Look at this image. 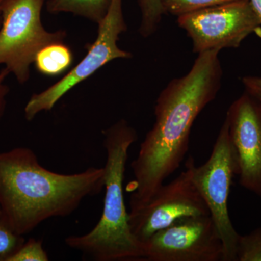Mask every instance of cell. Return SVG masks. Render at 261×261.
I'll return each instance as SVG.
<instances>
[{
  "label": "cell",
  "instance_id": "7402d4cb",
  "mask_svg": "<svg viewBox=\"0 0 261 261\" xmlns=\"http://www.w3.org/2000/svg\"><path fill=\"white\" fill-rule=\"evenodd\" d=\"M0 217H2L1 208H0Z\"/></svg>",
  "mask_w": 261,
  "mask_h": 261
},
{
  "label": "cell",
  "instance_id": "d6986e66",
  "mask_svg": "<svg viewBox=\"0 0 261 261\" xmlns=\"http://www.w3.org/2000/svg\"><path fill=\"white\" fill-rule=\"evenodd\" d=\"M245 92L261 102V76L247 75L242 78Z\"/></svg>",
  "mask_w": 261,
  "mask_h": 261
},
{
  "label": "cell",
  "instance_id": "30bf717a",
  "mask_svg": "<svg viewBox=\"0 0 261 261\" xmlns=\"http://www.w3.org/2000/svg\"><path fill=\"white\" fill-rule=\"evenodd\" d=\"M242 187L261 198V102L245 92L226 113Z\"/></svg>",
  "mask_w": 261,
  "mask_h": 261
},
{
  "label": "cell",
  "instance_id": "277c9868",
  "mask_svg": "<svg viewBox=\"0 0 261 261\" xmlns=\"http://www.w3.org/2000/svg\"><path fill=\"white\" fill-rule=\"evenodd\" d=\"M45 0H5L0 27V65L13 75L19 84L30 79L31 66L43 47L64 42L63 30L44 28L42 10Z\"/></svg>",
  "mask_w": 261,
  "mask_h": 261
},
{
  "label": "cell",
  "instance_id": "44dd1931",
  "mask_svg": "<svg viewBox=\"0 0 261 261\" xmlns=\"http://www.w3.org/2000/svg\"><path fill=\"white\" fill-rule=\"evenodd\" d=\"M5 0H0V27H1L2 23V8H3V3Z\"/></svg>",
  "mask_w": 261,
  "mask_h": 261
},
{
  "label": "cell",
  "instance_id": "5bb4252c",
  "mask_svg": "<svg viewBox=\"0 0 261 261\" xmlns=\"http://www.w3.org/2000/svg\"><path fill=\"white\" fill-rule=\"evenodd\" d=\"M236 0H161L164 14L180 16L209 7Z\"/></svg>",
  "mask_w": 261,
  "mask_h": 261
},
{
  "label": "cell",
  "instance_id": "e0dca14e",
  "mask_svg": "<svg viewBox=\"0 0 261 261\" xmlns=\"http://www.w3.org/2000/svg\"><path fill=\"white\" fill-rule=\"evenodd\" d=\"M47 252L44 250L42 240L29 239L15 252L8 261H48Z\"/></svg>",
  "mask_w": 261,
  "mask_h": 261
},
{
  "label": "cell",
  "instance_id": "8fae6325",
  "mask_svg": "<svg viewBox=\"0 0 261 261\" xmlns=\"http://www.w3.org/2000/svg\"><path fill=\"white\" fill-rule=\"evenodd\" d=\"M73 62L71 49L64 42L53 43L37 53L34 64L38 72L49 77L63 74Z\"/></svg>",
  "mask_w": 261,
  "mask_h": 261
},
{
  "label": "cell",
  "instance_id": "ffe728a7",
  "mask_svg": "<svg viewBox=\"0 0 261 261\" xmlns=\"http://www.w3.org/2000/svg\"><path fill=\"white\" fill-rule=\"evenodd\" d=\"M253 7L254 10L256 12L261 19V0H250Z\"/></svg>",
  "mask_w": 261,
  "mask_h": 261
},
{
  "label": "cell",
  "instance_id": "6da1fadb",
  "mask_svg": "<svg viewBox=\"0 0 261 261\" xmlns=\"http://www.w3.org/2000/svg\"><path fill=\"white\" fill-rule=\"evenodd\" d=\"M219 53L198 54L188 73L173 79L160 93L153 126L130 163L134 180L128 185L130 209L146 203L185 159L195 120L221 89Z\"/></svg>",
  "mask_w": 261,
  "mask_h": 261
},
{
  "label": "cell",
  "instance_id": "9a60e30c",
  "mask_svg": "<svg viewBox=\"0 0 261 261\" xmlns=\"http://www.w3.org/2000/svg\"><path fill=\"white\" fill-rule=\"evenodd\" d=\"M237 261H261V226L245 235H240Z\"/></svg>",
  "mask_w": 261,
  "mask_h": 261
},
{
  "label": "cell",
  "instance_id": "3957f363",
  "mask_svg": "<svg viewBox=\"0 0 261 261\" xmlns=\"http://www.w3.org/2000/svg\"><path fill=\"white\" fill-rule=\"evenodd\" d=\"M102 135L107 159L102 216L88 233L68 237L65 243L94 261H145L143 244L128 225L123 187L128 150L138 135L125 119L103 130Z\"/></svg>",
  "mask_w": 261,
  "mask_h": 261
},
{
  "label": "cell",
  "instance_id": "52a82bcc",
  "mask_svg": "<svg viewBox=\"0 0 261 261\" xmlns=\"http://www.w3.org/2000/svg\"><path fill=\"white\" fill-rule=\"evenodd\" d=\"M178 27L191 39L197 55L238 48L250 34L261 37V19L250 0H236L178 17Z\"/></svg>",
  "mask_w": 261,
  "mask_h": 261
},
{
  "label": "cell",
  "instance_id": "ac0fdd59",
  "mask_svg": "<svg viewBox=\"0 0 261 261\" xmlns=\"http://www.w3.org/2000/svg\"><path fill=\"white\" fill-rule=\"evenodd\" d=\"M10 75L6 68L0 70V122L6 111L8 97L10 93V88L6 84L7 78Z\"/></svg>",
  "mask_w": 261,
  "mask_h": 261
},
{
  "label": "cell",
  "instance_id": "9c48e42d",
  "mask_svg": "<svg viewBox=\"0 0 261 261\" xmlns=\"http://www.w3.org/2000/svg\"><path fill=\"white\" fill-rule=\"evenodd\" d=\"M145 261H223L224 245L211 216L175 221L143 243Z\"/></svg>",
  "mask_w": 261,
  "mask_h": 261
},
{
  "label": "cell",
  "instance_id": "4fadbf2b",
  "mask_svg": "<svg viewBox=\"0 0 261 261\" xmlns=\"http://www.w3.org/2000/svg\"><path fill=\"white\" fill-rule=\"evenodd\" d=\"M142 14L139 33L147 38L157 32L164 15L161 0H137Z\"/></svg>",
  "mask_w": 261,
  "mask_h": 261
},
{
  "label": "cell",
  "instance_id": "5b68a950",
  "mask_svg": "<svg viewBox=\"0 0 261 261\" xmlns=\"http://www.w3.org/2000/svg\"><path fill=\"white\" fill-rule=\"evenodd\" d=\"M97 36L87 48V55L56 84L33 94L24 108L27 121H32L42 112L50 111L73 87L92 76L101 68L116 59H129L132 53L118 47L121 34L127 31L123 0H111L105 18L98 24Z\"/></svg>",
  "mask_w": 261,
  "mask_h": 261
},
{
  "label": "cell",
  "instance_id": "ba28073f",
  "mask_svg": "<svg viewBox=\"0 0 261 261\" xmlns=\"http://www.w3.org/2000/svg\"><path fill=\"white\" fill-rule=\"evenodd\" d=\"M195 160L190 156L185 169L168 184H163L143 205L130 209L128 225L143 244L154 233L187 216H211L193 181Z\"/></svg>",
  "mask_w": 261,
  "mask_h": 261
},
{
  "label": "cell",
  "instance_id": "2e32d148",
  "mask_svg": "<svg viewBox=\"0 0 261 261\" xmlns=\"http://www.w3.org/2000/svg\"><path fill=\"white\" fill-rule=\"evenodd\" d=\"M24 243L23 236L15 233L0 217V261H8Z\"/></svg>",
  "mask_w": 261,
  "mask_h": 261
},
{
  "label": "cell",
  "instance_id": "7c38bea8",
  "mask_svg": "<svg viewBox=\"0 0 261 261\" xmlns=\"http://www.w3.org/2000/svg\"><path fill=\"white\" fill-rule=\"evenodd\" d=\"M111 0H48L47 10L51 14L72 13L97 25L107 14Z\"/></svg>",
  "mask_w": 261,
  "mask_h": 261
},
{
  "label": "cell",
  "instance_id": "7a4b0ae2",
  "mask_svg": "<svg viewBox=\"0 0 261 261\" xmlns=\"http://www.w3.org/2000/svg\"><path fill=\"white\" fill-rule=\"evenodd\" d=\"M103 189L104 167L64 174L42 166L29 147L0 152L2 218L20 236L48 219L70 216Z\"/></svg>",
  "mask_w": 261,
  "mask_h": 261
},
{
  "label": "cell",
  "instance_id": "8992f818",
  "mask_svg": "<svg viewBox=\"0 0 261 261\" xmlns=\"http://www.w3.org/2000/svg\"><path fill=\"white\" fill-rule=\"evenodd\" d=\"M235 175H238V156L225 118L210 158L200 166L195 165L193 169V181L222 240L223 261H237L240 234L233 227L228 209L230 188Z\"/></svg>",
  "mask_w": 261,
  "mask_h": 261
}]
</instances>
